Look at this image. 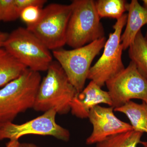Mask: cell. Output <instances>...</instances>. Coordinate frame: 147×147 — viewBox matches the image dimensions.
I'll use <instances>...</instances> for the list:
<instances>
[{
	"label": "cell",
	"mask_w": 147,
	"mask_h": 147,
	"mask_svg": "<svg viewBox=\"0 0 147 147\" xmlns=\"http://www.w3.org/2000/svg\"><path fill=\"white\" fill-rule=\"evenodd\" d=\"M71 12V4H50L42 9L38 21L26 28L50 50L61 49L66 44L67 30Z\"/></svg>",
	"instance_id": "obj_5"
},
{
	"label": "cell",
	"mask_w": 147,
	"mask_h": 147,
	"mask_svg": "<svg viewBox=\"0 0 147 147\" xmlns=\"http://www.w3.org/2000/svg\"><path fill=\"white\" fill-rule=\"evenodd\" d=\"M15 1L16 7L20 13L24 9L32 6H36L43 8V5L47 2V1L45 0H15Z\"/></svg>",
	"instance_id": "obj_20"
},
{
	"label": "cell",
	"mask_w": 147,
	"mask_h": 147,
	"mask_svg": "<svg viewBox=\"0 0 147 147\" xmlns=\"http://www.w3.org/2000/svg\"><path fill=\"white\" fill-rule=\"evenodd\" d=\"M143 6L147 9V0H143Z\"/></svg>",
	"instance_id": "obj_25"
},
{
	"label": "cell",
	"mask_w": 147,
	"mask_h": 147,
	"mask_svg": "<svg viewBox=\"0 0 147 147\" xmlns=\"http://www.w3.org/2000/svg\"><path fill=\"white\" fill-rule=\"evenodd\" d=\"M8 34L7 33L0 31V48L3 47L4 43L7 38Z\"/></svg>",
	"instance_id": "obj_21"
},
{
	"label": "cell",
	"mask_w": 147,
	"mask_h": 147,
	"mask_svg": "<svg viewBox=\"0 0 147 147\" xmlns=\"http://www.w3.org/2000/svg\"><path fill=\"white\" fill-rule=\"evenodd\" d=\"M66 34V44L73 49L104 37L105 32L94 1L74 0Z\"/></svg>",
	"instance_id": "obj_3"
},
{
	"label": "cell",
	"mask_w": 147,
	"mask_h": 147,
	"mask_svg": "<svg viewBox=\"0 0 147 147\" xmlns=\"http://www.w3.org/2000/svg\"><path fill=\"white\" fill-rule=\"evenodd\" d=\"M144 38L145 40H146V42L147 43V30L146 33V35H145V36H144Z\"/></svg>",
	"instance_id": "obj_26"
},
{
	"label": "cell",
	"mask_w": 147,
	"mask_h": 147,
	"mask_svg": "<svg viewBox=\"0 0 147 147\" xmlns=\"http://www.w3.org/2000/svg\"><path fill=\"white\" fill-rule=\"evenodd\" d=\"M143 146V147H147V142H144L141 141L140 143Z\"/></svg>",
	"instance_id": "obj_24"
},
{
	"label": "cell",
	"mask_w": 147,
	"mask_h": 147,
	"mask_svg": "<svg viewBox=\"0 0 147 147\" xmlns=\"http://www.w3.org/2000/svg\"><path fill=\"white\" fill-rule=\"evenodd\" d=\"M20 142L18 141L12 140L9 141L6 144L5 147H18Z\"/></svg>",
	"instance_id": "obj_22"
},
{
	"label": "cell",
	"mask_w": 147,
	"mask_h": 147,
	"mask_svg": "<svg viewBox=\"0 0 147 147\" xmlns=\"http://www.w3.org/2000/svg\"><path fill=\"white\" fill-rule=\"evenodd\" d=\"M27 68L3 47L0 48V88L21 76Z\"/></svg>",
	"instance_id": "obj_14"
},
{
	"label": "cell",
	"mask_w": 147,
	"mask_h": 147,
	"mask_svg": "<svg viewBox=\"0 0 147 147\" xmlns=\"http://www.w3.org/2000/svg\"><path fill=\"white\" fill-rule=\"evenodd\" d=\"M127 14L124 13L113 26L114 32L109 35L104 45L102 56L90 69L88 79L102 88L108 80L123 71L125 67L122 60L123 50L121 37L126 25Z\"/></svg>",
	"instance_id": "obj_7"
},
{
	"label": "cell",
	"mask_w": 147,
	"mask_h": 147,
	"mask_svg": "<svg viewBox=\"0 0 147 147\" xmlns=\"http://www.w3.org/2000/svg\"><path fill=\"white\" fill-rule=\"evenodd\" d=\"M114 111L125 114L130 122L133 130L147 134V103L141 104L130 100Z\"/></svg>",
	"instance_id": "obj_13"
},
{
	"label": "cell",
	"mask_w": 147,
	"mask_h": 147,
	"mask_svg": "<svg viewBox=\"0 0 147 147\" xmlns=\"http://www.w3.org/2000/svg\"><path fill=\"white\" fill-rule=\"evenodd\" d=\"M41 77L27 68L0 89V123L13 122L20 113L33 108Z\"/></svg>",
	"instance_id": "obj_2"
},
{
	"label": "cell",
	"mask_w": 147,
	"mask_h": 147,
	"mask_svg": "<svg viewBox=\"0 0 147 147\" xmlns=\"http://www.w3.org/2000/svg\"><path fill=\"white\" fill-rule=\"evenodd\" d=\"M15 0H0V22H11L20 18Z\"/></svg>",
	"instance_id": "obj_18"
},
{
	"label": "cell",
	"mask_w": 147,
	"mask_h": 147,
	"mask_svg": "<svg viewBox=\"0 0 147 147\" xmlns=\"http://www.w3.org/2000/svg\"><path fill=\"white\" fill-rule=\"evenodd\" d=\"M146 102V103H147V102Z\"/></svg>",
	"instance_id": "obj_27"
},
{
	"label": "cell",
	"mask_w": 147,
	"mask_h": 147,
	"mask_svg": "<svg viewBox=\"0 0 147 147\" xmlns=\"http://www.w3.org/2000/svg\"><path fill=\"white\" fill-rule=\"evenodd\" d=\"M143 133L131 130L115 134L96 144V147H137Z\"/></svg>",
	"instance_id": "obj_17"
},
{
	"label": "cell",
	"mask_w": 147,
	"mask_h": 147,
	"mask_svg": "<svg viewBox=\"0 0 147 147\" xmlns=\"http://www.w3.org/2000/svg\"><path fill=\"white\" fill-rule=\"evenodd\" d=\"M127 11L126 28L121 37L123 50L129 48L142 27L147 24V9L137 0L131 1Z\"/></svg>",
	"instance_id": "obj_12"
},
{
	"label": "cell",
	"mask_w": 147,
	"mask_h": 147,
	"mask_svg": "<svg viewBox=\"0 0 147 147\" xmlns=\"http://www.w3.org/2000/svg\"><path fill=\"white\" fill-rule=\"evenodd\" d=\"M100 104H105L112 107V100L108 91L93 81L80 93H78L72 100L71 111L72 115L80 119L88 117L92 108Z\"/></svg>",
	"instance_id": "obj_11"
},
{
	"label": "cell",
	"mask_w": 147,
	"mask_h": 147,
	"mask_svg": "<svg viewBox=\"0 0 147 147\" xmlns=\"http://www.w3.org/2000/svg\"><path fill=\"white\" fill-rule=\"evenodd\" d=\"M114 108L95 106L90 111L88 118L93 126L91 134L86 144H96L113 135L133 130L130 124L121 121L114 113Z\"/></svg>",
	"instance_id": "obj_10"
},
{
	"label": "cell",
	"mask_w": 147,
	"mask_h": 147,
	"mask_svg": "<svg viewBox=\"0 0 147 147\" xmlns=\"http://www.w3.org/2000/svg\"><path fill=\"white\" fill-rule=\"evenodd\" d=\"M57 112L51 110L36 118L20 124L13 122L0 123V141L16 140L28 135L52 136L64 142L70 139L68 129L58 124L56 121Z\"/></svg>",
	"instance_id": "obj_8"
},
{
	"label": "cell",
	"mask_w": 147,
	"mask_h": 147,
	"mask_svg": "<svg viewBox=\"0 0 147 147\" xmlns=\"http://www.w3.org/2000/svg\"><path fill=\"white\" fill-rule=\"evenodd\" d=\"M128 54L138 71L147 80V43L142 31L138 33L129 47Z\"/></svg>",
	"instance_id": "obj_15"
},
{
	"label": "cell",
	"mask_w": 147,
	"mask_h": 147,
	"mask_svg": "<svg viewBox=\"0 0 147 147\" xmlns=\"http://www.w3.org/2000/svg\"><path fill=\"white\" fill-rule=\"evenodd\" d=\"M18 147H40L32 143H20Z\"/></svg>",
	"instance_id": "obj_23"
},
{
	"label": "cell",
	"mask_w": 147,
	"mask_h": 147,
	"mask_svg": "<svg viewBox=\"0 0 147 147\" xmlns=\"http://www.w3.org/2000/svg\"><path fill=\"white\" fill-rule=\"evenodd\" d=\"M114 109L132 99L147 102V80L139 72L133 62L105 83Z\"/></svg>",
	"instance_id": "obj_9"
},
{
	"label": "cell",
	"mask_w": 147,
	"mask_h": 147,
	"mask_svg": "<svg viewBox=\"0 0 147 147\" xmlns=\"http://www.w3.org/2000/svg\"><path fill=\"white\" fill-rule=\"evenodd\" d=\"M95 6L100 18L109 17L118 20L128 11L129 4L125 0H97Z\"/></svg>",
	"instance_id": "obj_16"
},
{
	"label": "cell",
	"mask_w": 147,
	"mask_h": 147,
	"mask_svg": "<svg viewBox=\"0 0 147 147\" xmlns=\"http://www.w3.org/2000/svg\"><path fill=\"white\" fill-rule=\"evenodd\" d=\"M42 9L36 6L28 7L22 10L20 18L26 24L27 26L33 25L39 20Z\"/></svg>",
	"instance_id": "obj_19"
},
{
	"label": "cell",
	"mask_w": 147,
	"mask_h": 147,
	"mask_svg": "<svg viewBox=\"0 0 147 147\" xmlns=\"http://www.w3.org/2000/svg\"><path fill=\"white\" fill-rule=\"evenodd\" d=\"M3 47L27 68L47 71L53 61L50 50L27 28L19 27L8 34Z\"/></svg>",
	"instance_id": "obj_4"
},
{
	"label": "cell",
	"mask_w": 147,
	"mask_h": 147,
	"mask_svg": "<svg viewBox=\"0 0 147 147\" xmlns=\"http://www.w3.org/2000/svg\"><path fill=\"white\" fill-rule=\"evenodd\" d=\"M106 41L104 37L73 50L59 49L53 51V57L63 69L78 93L85 88L92 62L104 48Z\"/></svg>",
	"instance_id": "obj_6"
},
{
	"label": "cell",
	"mask_w": 147,
	"mask_h": 147,
	"mask_svg": "<svg viewBox=\"0 0 147 147\" xmlns=\"http://www.w3.org/2000/svg\"><path fill=\"white\" fill-rule=\"evenodd\" d=\"M47 71L40 84L33 108L38 112L54 110L59 115L67 114L78 92L57 61L52 62Z\"/></svg>",
	"instance_id": "obj_1"
}]
</instances>
